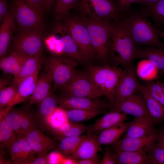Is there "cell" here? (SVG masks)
Instances as JSON below:
<instances>
[{
    "mask_svg": "<svg viewBox=\"0 0 164 164\" xmlns=\"http://www.w3.org/2000/svg\"><path fill=\"white\" fill-rule=\"evenodd\" d=\"M58 103L57 97L50 92L45 98L38 103V115L44 120L57 107Z\"/></svg>",
    "mask_w": 164,
    "mask_h": 164,
    "instance_id": "obj_36",
    "label": "cell"
},
{
    "mask_svg": "<svg viewBox=\"0 0 164 164\" xmlns=\"http://www.w3.org/2000/svg\"><path fill=\"white\" fill-rule=\"evenodd\" d=\"M77 61L70 58L51 57L45 62V70L52 75L54 90L61 89L69 83L77 71Z\"/></svg>",
    "mask_w": 164,
    "mask_h": 164,
    "instance_id": "obj_8",
    "label": "cell"
},
{
    "mask_svg": "<svg viewBox=\"0 0 164 164\" xmlns=\"http://www.w3.org/2000/svg\"><path fill=\"white\" fill-rule=\"evenodd\" d=\"M64 157V156L58 151L51 152L48 155V164H61Z\"/></svg>",
    "mask_w": 164,
    "mask_h": 164,
    "instance_id": "obj_45",
    "label": "cell"
},
{
    "mask_svg": "<svg viewBox=\"0 0 164 164\" xmlns=\"http://www.w3.org/2000/svg\"><path fill=\"white\" fill-rule=\"evenodd\" d=\"M159 36L161 38H162L164 39V32L160 30L159 32ZM163 46L164 48V43H163Z\"/></svg>",
    "mask_w": 164,
    "mask_h": 164,
    "instance_id": "obj_55",
    "label": "cell"
},
{
    "mask_svg": "<svg viewBox=\"0 0 164 164\" xmlns=\"http://www.w3.org/2000/svg\"><path fill=\"white\" fill-rule=\"evenodd\" d=\"M39 68L33 74L24 79L17 86V91L15 97L10 106L21 103L30 96L35 88L39 77Z\"/></svg>",
    "mask_w": 164,
    "mask_h": 164,
    "instance_id": "obj_21",
    "label": "cell"
},
{
    "mask_svg": "<svg viewBox=\"0 0 164 164\" xmlns=\"http://www.w3.org/2000/svg\"><path fill=\"white\" fill-rule=\"evenodd\" d=\"M137 48L120 17L113 21L108 60L127 69L136 58Z\"/></svg>",
    "mask_w": 164,
    "mask_h": 164,
    "instance_id": "obj_2",
    "label": "cell"
},
{
    "mask_svg": "<svg viewBox=\"0 0 164 164\" xmlns=\"http://www.w3.org/2000/svg\"><path fill=\"white\" fill-rule=\"evenodd\" d=\"M155 122L150 116L135 118L122 138H139L156 131Z\"/></svg>",
    "mask_w": 164,
    "mask_h": 164,
    "instance_id": "obj_18",
    "label": "cell"
},
{
    "mask_svg": "<svg viewBox=\"0 0 164 164\" xmlns=\"http://www.w3.org/2000/svg\"><path fill=\"white\" fill-rule=\"evenodd\" d=\"M107 108L135 118L150 116L145 100L140 93H134L124 99L109 101L107 103Z\"/></svg>",
    "mask_w": 164,
    "mask_h": 164,
    "instance_id": "obj_11",
    "label": "cell"
},
{
    "mask_svg": "<svg viewBox=\"0 0 164 164\" xmlns=\"http://www.w3.org/2000/svg\"><path fill=\"white\" fill-rule=\"evenodd\" d=\"M38 156L34 157L30 160L28 164H48V155L46 153L38 154Z\"/></svg>",
    "mask_w": 164,
    "mask_h": 164,
    "instance_id": "obj_46",
    "label": "cell"
},
{
    "mask_svg": "<svg viewBox=\"0 0 164 164\" xmlns=\"http://www.w3.org/2000/svg\"><path fill=\"white\" fill-rule=\"evenodd\" d=\"M12 106H8L0 110V148L10 149L16 140L15 133L5 120L7 114Z\"/></svg>",
    "mask_w": 164,
    "mask_h": 164,
    "instance_id": "obj_26",
    "label": "cell"
},
{
    "mask_svg": "<svg viewBox=\"0 0 164 164\" xmlns=\"http://www.w3.org/2000/svg\"><path fill=\"white\" fill-rule=\"evenodd\" d=\"M23 135L32 149L37 154L47 153L54 146L53 141L36 128Z\"/></svg>",
    "mask_w": 164,
    "mask_h": 164,
    "instance_id": "obj_17",
    "label": "cell"
},
{
    "mask_svg": "<svg viewBox=\"0 0 164 164\" xmlns=\"http://www.w3.org/2000/svg\"><path fill=\"white\" fill-rule=\"evenodd\" d=\"M58 103L66 110L100 109L107 108V103L99 99L72 96L63 94L57 97Z\"/></svg>",
    "mask_w": 164,
    "mask_h": 164,
    "instance_id": "obj_14",
    "label": "cell"
},
{
    "mask_svg": "<svg viewBox=\"0 0 164 164\" xmlns=\"http://www.w3.org/2000/svg\"><path fill=\"white\" fill-rule=\"evenodd\" d=\"M10 152L14 163L28 164L36 153L32 149L23 135H18Z\"/></svg>",
    "mask_w": 164,
    "mask_h": 164,
    "instance_id": "obj_19",
    "label": "cell"
},
{
    "mask_svg": "<svg viewBox=\"0 0 164 164\" xmlns=\"http://www.w3.org/2000/svg\"><path fill=\"white\" fill-rule=\"evenodd\" d=\"M132 122H123L100 131L97 137L98 143L101 146L114 144L125 133Z\"/></svg>",
    "mask_w": 164,
    "mask_h": 164,
    "instance_id": "obj_25",
    "label": "cell"
},
{
    "mask_svg": "<svg viewBox=\"0 0 164 164\" xmlns=\"http://www.w3.org/2000/svg\"><path fill=\"white\" fill-rule=\"evenodd\" d=\"M157 142L156 146L164 148V132L161 136L159 135Z\"/></svg>",
    "mask_w": 164,
    "mask_h": 164,
    "instance_id": "obj_54",
    "label": "cell"
},
{
    "mask_svg": "<svg viewBox=\"0 0 164 164\" xmlns=\"http://www.w3.org/2000/svg\"><path fill=\"white\" fill-rule=\"evenodd\" d=\"M86 135L67 137L60 140L57 146V151L64 156L67 157L72 154L76 150L81 142Z\"/></svg>",
    "mask_w": 164,
    "mask_h": 164,
    "instance_id": "obj_33",
    "label": "cell"
},
{
    "mask_svg": "<svg viewBox=\"0 0 164 164\" xmlns=\"http://www.w3.org/2000/svg\"><path fill=\"white\" fill-rule=\"evenodd\" d=\"M125 70L115 89L114 100L124 99L138 91L139 82L136 77L135 67L132 65Z\"/></svg>",
    "mask_w": 164,
    "mask_h": 164,
    "instance_id": "obj_15",
    "label": "cell"
},
{
    "mask_svg": "<svg viewBox=\"0 0 164 164\" xmlns=\"http://www.w3.org/2000/svg\"><path fill=\"white\" fill-rule=\"evenodd\" d=\"M158 134L156 131L139 138H122L113 145L114 151H142L148 153L156 145Z\"/></svg>",
    "mask_w": 164,
    "mask_h": 164,
    "instance_id": "obj_12",
    "label": "cell"
},
{
    "mask_svg": "<svg viewBox=\"0 0 164 164\" xmlns=\"http://www.w3.org/2000/svg\"><path fill=\"white\" fill-rule=\"evenodd\" d=\"M11 7L19 30L44 31L43 15L25 0H11Z\"/></svg>",
    "mask_w": 164,
    "mask_h": 164,
    "instance_id": "obj_6",
    "label": "cell"
},
{
    "mask_svg": "<svg viewBox=\"0 0 164 164\" xmlns=\"http://www.w3.org/2000/svg\"><path fill=\"white\" fill-rule=\"evenodd\" d=\"M100 164H117L114 152L109 149L106 148L102 159L100 161Z\"/></svg>",
    "mask_w": 164,
    "mask_h": 164,
    "instance_id": "obj_44",
    "label": "cell"
},
{
    "mask_svg": "<svg viewBox=\"0 0 164 164\" xmlns=\"http://www.w3.org/2000/svg\"><path fill=\"white\" fill-rule=\"evenodd\" d=\"M117 164H149V156L145 152L114 151Z\"/></svg>",
    "mask_w": 164,
    "mask_h": 164,
    "instance_id": "obj_29",
    "label": "cell"
},
{
    "mask_svg": "<svg viewBox=\"0 0 164 164\" xmlns=\"http://www.w3.org/2000/svg\"><path fill=\"white\" fill-rule=\"evenodd\" d=\"M61 164H77V161L69 156H64Z\"/></svg>",
    "mask_w": 164,
    "mask_h": 164,
    "instance_id": "obj_52",
    "label": "cell"
},
{
    "mask_svg": "<svg viewBox=\"0 0 164 164\" xmlns=\"http://www.w3.org/2000/svg\"><path fill=\"white\" fill-rule=\"evenodd\" d=\"M66 111L69 120L71 122L77 123L94 118L102 111L100 109H70Z\"/></svg>",
    "mask_w": 164,
    "mask_h": 164,
    "instance_id": "obj_35",
    "label": "cell"
},
{
    "mask_svg": "<svg viewBox=\"0 0 164 164\" xmlns=\"http://www.w3.org/2000/svg\"><path fill=\"white\" fill-rule=\"evenodd\" d=\"M148 16L142 9L133 10L130 7L120 18L136 47L146 46L164 48L159 36L160 30L152 24Z\"/></svg>",
    "mask_w": 164,
    "mask_h": 164,
    "instance_id": "obj_1",
    "label": "cell"
},
{
    "mask_svg": "<svg viewBox=\"0 0 164 164\" xmlns=\"http://www.w3.org/2000/svg\"><path fill=\"white\" fill-rule=\"evenodd\" d=\"M120 8L124 13L130 7L133 3H136L139 0H115Z\"/></svg>",
    "mask_w": 164,
    "mask_h": 164,
    "instance_id": "obj_48",
    "label": "cell"
},
{
    "mask_svg": "<svg viewBox=\"0 0 164 164\" xmlns=\"http://www.w3.org/2000/svg\"><path fill=\"white\" fill-rule=\"evenodd\" d=\"M29 107L19 108L20 121L23 135L36 128L35 117L29 109Z\"/></svg>",
    "mask_w": 164,
    "mask_h": 164,
    "instance_id": "obj_38",
    "label": "cell"
},
{
    "mask_svg": "<svg viewBox=\"0 0 164 164\" xmlns=\"http://www.w3.org/2000/svg\"><path fill=\"white\" fill-rule=\"evenodd\" d=\"M42 52L41 51L36 55L26 59L20 70L14 77L11 85L17 87L21 81L34 74L41 67L43 60Z\"/></svg>",
    "mask_w": 164,
    "mask_h": 164,
    "instance_id": "obj_28",
    "label": "cell"
},
{
    "mask_svg": "<svg viewBox=\"0 0 164 164\" xmlns=\"http://www.w3.org/2000/svg\"><path fill=\"white\" fill-rule=\"evenodd\" d=\"M136 58L147 59L159 69V73L164 74V49L146 46L137 47Z\"/></svg>",
    "mask_w": 164,
    "mask_h": 164,
    "instance_id": "obj_27",
    "label": "cell"
},
{
    "mask_svg": "<svg viewBox=\"0 0 164 164\" xmlns=\"http://www.w3.org/2000/svg\"><path fill=\"white\" fill-rule=\"evenodd\" d=\"M163 84H164V82H163Z\"/></svg>",
    "mask_w": 164,
    "mask_h": 164,
    "instance_id": "obj_57",
    "label": "cell"
},
{
    "mask_svg": "<svg viewBox=\"0 0 164 164\" xmlns=\"http://www.w3.org/2000/svg\"><path fill=\"white\" fill-rule=\"evenodd\" d=\"M138 91L144 98L151 117L156 123L164 121V106L150 93L145 85L139 82Z\"/></svg>",
    "mask_w": 164,
    "mask_h": 164,
    "instance_id": "obj_24",
    "label": "cell"
},
{
    "mask_svg": "<svg viewBox=\"0 0 164 164\" xmlns=\"http://www.w3.org/2000/svg\"><path fill=\"white\" fill-rule=\"evenodd\" d=\"M15 28V20L10 12H8L0 28V58L6 56Z\"/></svg>",
    "mask_w": 164,
    "mask_h": 164,
    "instance_id": "obj_22",
    "label": "cell"
},
{
    "mask_svg": "<svg viewBox=\"0 0 164 164\" xmlns=\"http://www.w3.org/2000/svg\"><path fill=\"white\" fill-rule=\"evenodd\" d=\"M77 161V164H100V161L97 157L82 159Z\"/></svg>",
    "mask_w": 164,
    "mask_h": 164,
    "instance_id": "obj_50",
    "label": "cell"
},
{
    "mask_svg": "<svg viewBox=\"0 0 164 164\" xmlns=\"http://www.w3.org/2000/svg\"><path fill=\"white\" fill-rule=\"evenodd\" d=\"M5 120L7 123L17 135H23L19 118V109H11L7 114Z\"/></svg>",
    "mask_w": 164,
    "mask_h": 164,
    "instance_id": "obj_41",
    "label": "cell"
},
{
    "mask_svg": "<svg viewBox=\"0 0 164 164\" xmlns=\"http://www.w3.org/2000/svg\"><path fill=\"white\" fill-rule=\"evenodd\" d=\"M44 42L47 49L50 52L57 55H61L60 41L54 33L48 36Z\"/></svg>",
    "mask_w": 164,
    "mask_h": 164,
    "instance_id": "obj_42",
    "label": "cell"
},
{
    "mask_svg": "<svg viewBox=\"0 0 164 164\" xmlns=\"http://www.w3.org/2000/svg\"><path fill=\"white\" fill-rule=\"evenodd\" d=\"M63 23L77 45L84 60L96 58L87 29L79 16H67Z\"/></svg>",
    "mask_w": 164,
    "mask_h": 164,
    "instance_id": "obj_7",
    "label": "cell"
},
{
    "mask_svg": "<svg viewBox=\"0 0 164 164\" xmlns=\"http://www.w3.org/2000/svg\"><path fill=\"white\" fill-rule=\"evenodd\" d=\"M61 89L63 95L96 99L103 94L87 73L77 71L67 85Z\"/></svg>",
    "mask_w": 164,
    "mask_h": 164,
    "instance_id": "obj_9",
    "label": "cell"
},
{
    "mask_svg": "<svg viewBox=\"0 0 164 164\" xmlns=\"http://www.w3.org/2000/svg\"><path fill=\"white\" fill-rule=\"evenodd\" d=\"M101 149L97 137L93 134H87L75 152L69 156L76 160L96 158Z\"/></svg>",
    "mask_w": 164,
    "mask_h": 164,
    "instance_id": "obj_16",
    "label": "cell"
},
{
    "mask_svg": "<svg viewBox=\"0 0 164 164\" xmlns=\"http://www.w3.org/2000/svg\"><path fill=\"white\" fill-rule=\"evenodd\" d=\"M79 16L87 29L96 58L106 63L108 60L113 21H99Z\"/></svg>",
    "mask_w": 164,
    "mask_h": 164,
    "instance_id": "obj_3",
    "label": "cell"
},
{
    "mask_svg": "<svg viewBox=\"0 0 164 164\" xmlns=\"http://www.w3.org/2000/svg\"><path fill=\"white\" fill-rule=\"evenodd\" d=\"M17 91V87L11 85L0 89V109L10 105L14 99Z\"/></svg>",
    "mask_w": 164,
    "mask_h": 164,
    "instance_id": "obj_40",
    "label": "cell"
},
{
    "mask_svg": "<svg viewBox=\"0 0 164 164\" xmlns=\"http://www.w3.org/2000/svg\"><path fill=\"white\" fill-rule=\"evenodd\" d=\"M75 7L80 15L99 21L112 22L123 13L115 0H79Z\"/></svg>",
    "mask_w": 164,
    "mask_h": 164,
    "instance_id": "obj_4",
    "label": "cell"
},
{
    "mask_svg": "<svg viewBox=\"0 0 164 164\" xmlns=\"http://www.w3.org/2000/svg\"><path fill=\"white\" fill-rule=\"evenodd\" d=\"M160 84L162 86V88L163 89V90L164 91V84L163 83V82H160Z\"/></svg>",
    "mask_w": 164,
    "mask_h": 164,
    "instance_id": "obj_56",
    "label": "cell"
},
{
    "mask_svg": "<svg viewBox=\"0 0 164 164\" xmlns=\"http://www.w3.org/2000/svg\"><path fill=\"white\" fill-rule=\"evenodd\" d=\"M28 58L13 51L9 56L0 59V69L5 73L12 74L14 77L20 70Z\"/></svg>",
    "mask_w": 164,
    "mask_h": 164,
    "instance_id": "obj_30",
    "label": "cell"
},
{
    "mask_svg": "<svg viewBox=\"0 0 164 164\" xmlns=\"http://www.w3.org/2000/svg\"><path fill=\"white\" fill-rule=\"evenodd\" d=\"M9 12L7 0H0V21H3Z\"/></svg>",
    "mask_w": 164,
    "mask_h": 164,
    "instance_id": "obj_47",
    "label": "cell"
},
{
    "mask_svg": "<svg viewBox=\"0 0 164 164\" xmlns=\"http://www.w3.org/2000/svg\"><path fill=\"white\" fill-rule=\"evenodd\" d=\"M79 0H56L54 12L56 22L61 21L70 11L74 8Z\"/></svg>",
    "mask_w": 164,
    "mask_h": 164,
    "instance_id": "obj_37",
    "label": "cell"
},
{
    "mask_svg": "<svg viewBox=\"0 0 164 164\" xmlns=\"http://www.w3.org/2000/svg\"><path fill=\"white\" fill-rule=\"evenodd\" d=\"M160 0H139L136 3L148 6L155 4Z\"/></svg>",
    "mask_w": 164,
    "mask_h": 164,
    "instance_id": "obj_51",
    "label": "cell"
},
{
    "mask_svg": "<svg viewBox=\"0 0 164 164\" xmlns=\"http://www.w3.org/2000/svg\"><path fill=\"white\" fill-rule=\"evenodd\" d=\"M43 15L44 11V0H25Z\"/></svg>",
    "mask_w": 164,
    "mask_h": 164,
    "instance_id": "obj_49",
    "label": "cell"
},
{
    "mask_svg": "<svg viewBox=\"0 0 164 164\" xmlns=\"http://www.w3.org/2000/svg\"><path fill=\"white\" fill-rule=\"evenodd\" d=\"M148 16L152 18L159 29L164 27V0H160L142 9Z\"/></svg>",
    "mask_w": 164,
    "mask_h": 164,
    "instance_id": "obj_34",
    "label": "cell"
},
{
    "mask_svg": "<svg viewBox=\"0 0 164 164\" xmlns=\"http://www.w3.org/2000/svg\"><path fill=\"white\" fill-rule=\"evenodd\" d=\"M54 33L60 40L62 55L78 62H84L77 45L63 22H56Z\"/></svg>",
    "mask_w": 164,
    "mask_h": 164,
    "instance_id": "obj_13",
    "label": "cell"
},
{
    "mask_svg": "<svg viewBox=\"0 0 164 164\" xmlns=\"http://www.w3.org/2000/svg\"><path fill=\"white\" fill-rule=\"evenodd\" d=\"M44 120L52 131L60 129L70 121L67 117L66 110L61 107H57Z\"/></svg>",
    "mask_w": 164,
    "mask_h": 164,
    "instance_id": "obj_31",
    "label": "cell"
},
{
    "mask_svg": "<svg viewBox=\"0 0 164 164\" xmlns=\"http://www.w3.org/2000/svg\"><path fill=\"white\" fill-rule=\"evenodd\" d=\"M91 126L81 123L71 122L70 127L66 131L54 133L59 140L65 137L77 136L82 135L89 129Z\"/></svg>",
    "mask_w": 164,
    "mask_h": 164,
    "instance_id": "obj_39",
    "label": "cell"
},
{
    "mask_svg": "<svg viewBox=\"0 0 164 164\" xmlns=\"http://www.w3.org/2000/svg\"><path fill=\"white\" fill-rule=\"evenodd\" d=\"M136 72L143 80L152 81L158 77L159 71L151 62L147 59L140 61L138 64Z\"/></svg>",
    "mask_w": 164,
    "mask_h": 164,
    "instance_id": "obj_32",
    "label": "cell"
},
{
    "mask_svg": "<svg viewBox=\"0 0 164 164\" xmlns=\"http://www.w3.org/2000/svg\"><path fill=\"white\" fill-rule=\"evenodd\" d=\"M149 164H164V148L156 145L148 153Z\"/></svg>",
    "mask_w": 164,
    "mask_h": 164,
    "instance_id": "obj_43",
    "label": "cell"
},
{
    "mask_svg": "<svg viewBox=\"0 0 164 164\" xmlns=\"http://www.w3.org/2000/svg\"><path fill=\"white\" fill-rule=\"evenodd\" d=\"M125 70L108 64L89 66L86 71L109 101L114 100V93Z\"/></svg>",
    "mask_w": 164,
    "mask_h": 164,
    "instance_id": "obj_5",
    "label": "cell"
},
{
    "mask_svg": "<svg viewBox=\"0 0 164 164\" xmlns=\"http://www.w3.org/2000/svg\"><path fill=\"white\" fill-rule=\"evenodd\" d=\"M19 31L13 40V52L29 57L43 51V32L36 30Z\"/></svg>",
    "mask_w": 164,
    "mask_h": 164,
    "instance_id": "obj_10",
    "label": "cell"
},
{
    "mask_svg": "<svg viewBox=\"0 0 164 164\" xmlns=\"http://www.w3.org/2000/svg\"><path fill=\"white\" fill-rule=\"evenodd\" d=\"M56 0H44L43 5L44 9L51 8L55 3Z\"/></svg>",
    "mask_w": 164,
    "mask_h": 164,
    "instance_id": "obj_53",
    "label": "cell"
},
{
    "mask_svg": "<svg viewBox=\"0 0 164 164\" xmlns=\"http://www.w3.org/2000/svg\"><path fill=\"white\" fill-rule=\"evenodd\" d=\"M127 119L125 113L115 110L111 111L97 119L87 132L93 134L124 122Z\"/></svg>",
    "mask_w": 164,
    "mask_h": 164,
    "instance_id": "obj_20",
    "label": "cell"
},
{
    "mask_svg": "<svg viewBox=\"0 0 164 164\" xmlns=\"http://www.w3.org/2000/svg\"><path fill=\"white\" fill-rule=\"evenodd\" d=\"M53 82L52 75L48 70L42 73L38 77L35 90L31 96L28 107L39 103L45 98L50 93Z\"/></svg>",
    "mask_w": 164,
    "mask_h": 164,
    "instance_id": "obj_23",
    "label": "cell"
}]
</instances>
